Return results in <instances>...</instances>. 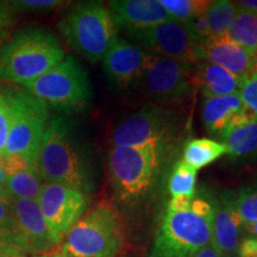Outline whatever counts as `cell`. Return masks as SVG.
<instances>
[{
  "mask_svg": "<svg viewBox=\"0 0 257 257\" xmlns=\"http://www.w3.org/2000/svg\"><path fill=\"white\" fill-rule=\"evenodd\" d=\"M242 229L243 221L237 207V193L227 189L216 200L211 243L221 256H231L238 249Z\"/></svg>",
  "mask_w": 257,
  "mask_h": 257,
  "instance_id": "cell-15",
  "label": "cell"
},
{
  "mask_svg": "<svg viewBox=\"0 0 257 257\" xmlns=\"http://www.w3.org/2000/svg\"><path fill=\"white\" fill-rule=\"evenodd\" d=\"M42 187L43 184L36 170H27L18 174L6 176L5 188L12 198L31 199L37 201Z\"/></svg>",
  "mask_w": 257,
  "mask_h": 257,
  "instance_id": "cell-25",
  "label": "cell"
},
{
  "mask_svg": "<svg viewBox=\"0 0 257 257\" xmlns=\"http://www.w3.org/2000/svg\"><path fill=\"white\" fill-rule=\"evenodd\" d=\"M168 148L169 143L137 148L112 147L107 161L115 198L128 204L146 198L160 178Z\"/></svg>",
  "mask_w": 257,
  "mask_h": 257,
  "instance_id": "cell-3",
  "label": "cell"
},
{
  "mask_svg": "<svg viewBox=\"0 0 257 257\" xmlns=\"http://www.w3.org/2000/svg\"><path fill=\"white\" fill-rule=\"evenodd\" d=\"M213 214L167 211L148 257H192L211 243Z\"/></svg>",
  "mask_w": 257,
  "mask_h": 257,
  "instance_id": "cell-8",
  "label": "cell"
},
{
  "mask_svg": "<svg viewBox=\"0 0 257 257\" xmlns=\"http://www.w3.org/2000/svg\"><path fill=\"white\" fill-rule=\"evenodd\" d=\"M176 118L172 111L148 102L141 110L120 121L112 133V147L137 148L169 143L175 131Z\"/></svg>",
  "mask_w": 257,
  "mask_h": 257,
  "instance_id": "cell-10",
  "label": "cell"
},
{
  "mask_svg": "<svg viewBox=\"0 0 257 257\" xmlns=\"http://www.w3.org/2000/svg\"><path fill=\"white\" fill-rule=\"evenodd\" d=\"M193 198H188V197H175V198H170V200L167 205V211H172V212H185L188 211L191 208V204H192Z\"/></svg>",
  "mask_w": 257,
  "mask_h": 257,
  "instance_id": "cell-36",
  "label": "cell"
},
{
  "mask_svg": "<svg viewBox=\"0 0 257 257\" xmlns=\"http://www.w3.org/2000/svg\"><path fill=\"white\" fill-rule=\"evenodd\" d=\"M51 257H72V256L67 255V253H64V252H62V251H61V250H59V251H57V252H55V253H54V255H53V256H51Z\"/></svg>",
  "mask_w": 257,
  "mask_h": 257,
  "instance_id": "cell-43",
  "label": "cell"
},
{
  "mask_svg": "<svg viewBox=\"0 0 257 257\" xmlns=\"http://www.w3.org/2000/svg\"><path fill=\"white\" fill-rule=\"evenodd\" d=\"M238 9L234 2L229 0H216L212 2L204 15L187 27L191 29L192 34L199 41L206 42L208 40L223 37L229 30L231 23L236 17Z\"/></svg>",
  "mask_w": 257,
  "mask_h": 257,
  "instance_id": "cell-20",
  "label": "cell"
},
{
  "mask_svg": "<svg viewBox=\"0 0 257 257\" xmlns=\"http://www.w3.org/2000/svg\"><path fill=\"white\" fill-rule=\"evenodd\" d=\"M14 9L17 10H31V11H46V10H53L59 6L66 4L64 2L59 0H22V2L10 3Z\"/></svg>",
  "mask_w": 257,
  "mask_h": 257,
  "instance_id": "cell-31",
  "label": "cell"
},
{
  "mask_svg": "<svg viewBox=\"0 0 257 257\" xmlns=\"http://www.w3.org/2000/svg\"><path fill=\"white\" fill-rule=\"evenodd\" d=\"M226 257H231V256H226Z\"/></svg>",
  "mask_w": 257,
  "mask_h": 257,
  "instance_id": "cell-46",
  "label": "cell"
},
{
  "mask_svg": "<svg viewBox=\"0 0 257 257\" xmlns=\"http://www.w3.org/2000/svg\"><path fill=\"white\" fill-rule=\"evenodd\" d=\"M10 128V108L4 92L0 91V155L4 154Z\"/></svg>",
  "mask_w": 257,
  "mask_h": 257,
  "instance_id": "cell-32",
  "label": "cell"
},
{
  "mask_svg": "<svg viewBox=\"0 0 257 257\" xmlns=\"http://www.w3.org/2000/svg\"><path fill=\"white\" fill-rule=\"evenodd\" d=\"M12 230L25 255H46L56 248L57 243L50 232L36 200L12 198Z\"/></svg>",
  "mask_w": 257,
  "mask_h": 257,
  "instance_id": "cell-13",
  "label": "cell"
},
{
  "mask_svg": "<svg viewBox=\"0 0 257 257\" xmlns=\"http://www.w3.org/2000/svg\"><path fill=\"white\" fill-rule=\"evenodd\" d=\"M0 200L4 201H12V197L11 194L8 192V189L0 187Z\"/></svg>",
  "mask_w": 257,
  "mask_h": 257,
  "instance_id": "cell-40",
  "label": "cell"
},
{
  "mask_svg": "<svg viewBox=\"0 0 257 257\" xmlns=\"http://www.w3.org/2000/svg\"><path fill=\"white\" fill-rule=\"evenodd\" d=\"M252 74H257V50L256 53L253 54V57H252Z\"/></svg>",
  "mask_w": 257,
  "mask_h": 257,
  "instance_id": "cell-42",
  "label": "cell"
},
{
  "mask_svg": "<svg viewBox=\"0 0 257 257\" xmlns=\"http://www.w3.org/2000/svg\"><path fill=\"white\" fill-rule=\"evenodd\" d=\"M35 168L44 182L61 184L89 194L95 185L94 168L86 148L66 118L53 117L38 149Z\"/></svg>",
  "mask_w": 257,
  "mask_h": 257,
  "instance_id": "cell-1",
  "label": "cell"
},
{
  "mask_svg": "<svg viewBox=\"0 0 257 257\" xmlns=\"http://www.w3.org/2000/svg\"><path fill=\"white\" fill-rule=\"evenodd\" d=\"M14 226V208L12 201L0 200V227Z\"/></svg>",
  "mask_w": 257,
  "mask_h": 257,
  "instance_id": "cell-35",
  "label": "cell"
},
{
  "mask_svg": "<svg viewBox=\"0 0 257 257\" xmlns=\"http://www.w3.org/2000/svg\"><path fill=\"white\" fill-rule=\"evenodd\" d=\"M173 21L188 24L201 17L211 5L210 0H160Z\"/></svg>",
  "mask_w": 257,
  "mask_h": 257,
  "instance_id": "cell-26",
  "label": "cell"
},
{
  "mask_svg": "<svg viewBox=\"0 0 257 257\" xmlns=\"http://www.w3.org/2000/svg\"><path fill=\"white\" fill-rule=\"evenodd\" d=\"M246 79L205 61L194 66V87L200 88L205 99L238 94Z\"/></svg>",
  "mask_w": 257,
  "mask_h": 257,
  "instance_id": "cell-19",
  "label": "cell"
},
{
  "mask_svg": "<svg viewBox=\"0 0 257 257\" xmlns=\"http://www.w3.org/2000/svg\"><path fill=\"white\" fill-rule=\"evenodd\" d=\"M234 4L237 9L242 11L257 14V0H240V2H234Z\"/></svg>",
  "mask_w": 257,
  "mask_h": 257,
  "instance_id": "cell-37",
  "label": "cell"
},
{
  "mask_svg": "<svg viewBox=\"0 0 257 257\" xmlns=\"http://www.w3.org/2000/svg\"><path fill=\"white\" fill-rule=\"evenodd\" d=\"M197 186V170L189 167L182 160L176 161L168 178V192L170 197L194 198Z\"/></svg>",
  "mask_w": 257,
  "mask_h": 257,
  "instance_id": "cell-24",
  "label": "cell"
},
{
  "mask_svg": "<svg viewBox=\"0 0 257 257\" xmlns=\"http://www.w3.org/2000/svg\"><path fill=\"white\" fill-rule=\"evenodd\" d=\"M226 153V147L221 142L210 138H193L186 143L182 161L198 170L213 163Z\"/></svg>",
  "mask_w": 257,
  "mask_h": 257,
  "instance_id": "cell-22",
  "label": "cell"
},
{
  "mask_svg": "<svg viewBox=\"0 0 257 257\" xmlns=\"http://www.w3.org/2000/svg\"><path fill=\"white\" fill-rule=\"evenodd\" d=\"M155 57L142 48L117 36L102 57V68L114 86L127 88L138 82Z\"/></svg>",
  "mask_w": 257,
  "mask_h": 257,
  "instance_id": "cell-14",
  "label": "cell"
},
{
  "mask_svg": "<svg viewBox=\"0 0 257 257\" xmlns=\"http://www.w3.org/2000/svg\"><path fill=\"white\" fill-rule=\"evenodd\" d=\"M25 255L11 227H0V257Z\"/></svg>",
  "mask_w": 257,
  "mask_h": 257,
  "instance_id": "cell-30",
  "label": "cell"
},
{
  "mask_svg": "<svg viewBox=\"0 0 257 257\" xmlns=\"http://www.w3.org/2000/svg\"><path fill=\"white\" fill-rule=\"evenodd\" d=\"M224 36L253 55L257 50V14L238 10Z\"/></svg>",
  "mask_w": 257,
  "mask_h": 257,
  "instance_id": "cell-23",
  "label": "cell"
},
{
  "mask_svg": "<svg viewBox=\"0 0 257 257\" xmlns=\"http://www.w3.org/2000/svg\"><path fill=\"white\" fill-rule=\"evenodd\" d=\"M12 6L8 3L0 2V40L8 35V29L11 27L14 16H12Z\"/></svg>",
  "mask_w": 257,
  "mask_h": 257,
  "instance_id": "cell-33",
  "label": "cell"
},
{
  "mask_svg": "<svg viewBox=\"0 0 257 257\" xmlns=\"http://www.w3.org/2000/svg\"><path fill=\"white\" fill-rule=\"evenodd\" d=\"M117 28L147 29L170 21L160 0H114L107 4Z\"/></svg>",
  "mask_w": 257,
  "mask_h": 257,
  "instance_id": "cell-17",
  "label": "cell"
},
{
  "mask_svg": "<svg viewBox=\"0 0 257 257\" xmlns=\"http://www.w3.org/2000/svg\"><path fill=\"white\" fill-rule=\"evenodd\" d=\"M66 53L55 35L40 28L17 32L0 50V79L30 82L62 62Z\"/></svg>",
  "mask_w": 257,
  "mask_h": 257,
  "instance_id": "cell-2",
  "label": "cell"
},
{
  "mask_svg": "<svg viewBox=\"0 0 257 257\" xmlns=\"http://www.w3.org/2000/svg\"><path fill=\"white\" fill-rule=\"evenodd\" d=\"M0 167L4 170L6 176L18 174L27 170H36L35 166L28 160L23 159L22 156L9 155V154L0 155Z\"/></svg>",
  "mask_w": 257,
  "mask_h": 257,
  "instance_id": "cell-29",
  "label": "cell"
},
{
  "mask_svg": "<svg viewBox=\"0 0 257 257\" xmlns=\"http://www.w3.org/2000/svg\"><path fill=\"white\" fill-rule=\"evenodd\" d=\"M201 119L210 135L220 138L232 128L253 120L238 94L207 98L202 102Z\"/></svg>",
  "mask_w": 257,
  "mask_h": 257,
  "instance_id": "cell-16",
  "label": "cell"
},
{
  "mask_svg": "<svg viewBox=\"0 0 257 257\" xmlns=\"http://www.w3.org/2000/svg\"><path fill=\"white\" fill-rule=\"evenodd\" d=\"M131 43L149 54L189 64L201 62L202 42L192 34L187 24L170 19L147 29L125 30Z\"/></svg>",
  "mask_w": 257,
  "mask_h": 257,
  "instance_id": "cell-9",
  "label": "cell"
},
{
  "mask_svg": "<svg viewBox=\"0 0 257 257\" xmlns=\"http://www.w3.org/2000/svg\"><path fill=\"white\" fill-rule=\"evenodd\" d=\"M252 57L251 53L225 36L208 40L201 46V61L216 64L244 79L252 74Z\"/></svg>",
  "mask_w": 257,
  "mask_h": 257,
  "instance_id": "cell-18",
  "label": "cell"
},
{
  "mask_svg": "<svg viewBox=\"0 0 257 257\" xmlns=\"http://www.w3.org/2000/svg\"><path fill=\"white\" fill-rule=\"evenodd\" d=\"M194 66L156 56L137 83L156 105L175 104L187 98L194 88Z\"/></svg>",
  "mask_w": 257,
  "mask_h": 257,
  "instance_id": "cell-11",
  "label": "cell"
},
{
  "mask_svg": "<svg viewBox=\"0 0 257 257\" xmlns=\"http://www.w3.org/2000/svg\"><path fill=\"white\" fill-rule=\"evenodd\" d=\"M244 106L253 119H257V74H251L239 92Z\"/></svg>",
  "mask_w": 257,
  "mask_h": 257,
  "instance_id": "cell-28",
  "label": "cell"
},
{
  "mask_svg": "<svg viewBox=\"0 0 257 257\" xmlns=\"http://www.w3.org/2000/svg\"><path fill=\"white\" fill-rule=\"evenodd\" d=\"M124 245L125 230L119 213L102 200L73 225L61 251L72 257H115Z\"/></svg>",
  "mask_w": 257,
  "mask_h": 257,
  "instance_id": "cell-4",
  "label": "cell"
},
{
  "mask_svg": "<svg viewBox=\"0 0 257 257\" xmlns=\"http://www.w3.org/2000/svg\"><path fill=\"white\" fill-rule=\"evenodd\" d=\"M237 207L243 225L257 221V179L252 184L242 186L237 192Z\"/></svg>",
  "mask_w": 257,
  "mask_h": 257,
  "instance_id": "cell-27",
  "label": "cell"
},
{
  "mask_svg": "<svg viewBox=\"0 0 257 257\" xmlns=\"http://www.w3.org/2000/svg\"><path fill=\"white\" fill-rule=\"evenodd\" d=\"M22 86L48 108L67 114L85 111L93 99L87 70L73 55L66 56L49 72Z\"/></svg>",
  "mask_w": 257,
  "mask_h": 257,
  "instance_id": "cell-6",
  "label": "cell"
},
{
  "mask_svg": "<svg viewBox=\"0 0 257 257\" xmlns=\"http://www.w3.org/2000/svg\"><path fill=\"white\" fill-rule=\"evenodd\" d=\"M37 202L59 245L73 225L87 212L89 194L68 186L44 182Z\"/></svg>",
  "mask_w": 257,
  "mask_h": 257,
  "instance_id": "cell-12",
  "label": "cell"
},
{
  "mask_svg": "<svg viewBox=\"0 0 257 257\" xmlns=\"http://www.w3.org/2000/svg\"><path fill=\"white\" fill-rule=\"evenodd\" d=\"M8 257H48L47 255H37V256H29V255H15V256H8Z\"/></svg>",
  "mask_w": 257,
  "mask_h": 257,
  "instance_id": "cell-44",
  "label": "cell"
},
{
  "mask_svg": "<svg viewBox=\"0 0 257 257\" xmlns=\"http://www.w3.org/2000/svg\"><path fill=\"white\" fill-rule=\"evenodd\" d=\"M243 229L245 230L246 232L251 233L253 237H256L257 238V221H255V223H251V224H244Z\"/></svg>",
  "mask_w": 257,
  "mask_h": 257,
  "instance_id": "cell-39",
  "label": "cell"
},
{
  "mask_svg": "<svg viewBox=\"0 0 257 257\" xmlns=\"http://www.w3.org/2000/svg\"><path fill=\"white\" fill-rule=\"evenodd\" d=\"M231 160L251 161L257 159V119L232 128L220 138Z\"/></svg>",
  "mask_w": 257,
  "mask_h": 257,
  "instance_id": "cell-21",
  "label": "cell"
},
{
  "mask_svg": "<svg viewBox=\"0 0 257 257\" xmlns=\"http://www.w3.org/2000/svg\"><path fill=\"white\" fill-rule=\"evenodd\" d=\"M5 186H6V175L4 170H3L2 167H0V187L5 188Z\"/></svg>",
  "mask_w": 257,
  "mask_h": 257,
  "instance_id": "cell-41",
  "label": "cell"
},
{
  "mask_svg": "<svg viewBox=\"0 0 257 257\" xmlns=\"http://www.w3.org/2000/svg\"><path fill=\"white\" fill-rule=\"evenodd\" d=\"M192 257H221V255L219 253V251L214 248L213 244L210 243V244H207L205 248L199 250V251Z\"/></svg>",
  "mask_w": 257,
  "mask_h": 257,
  "instance_id": "cell-38",
  "label": "cell"
},
{
  "mask_svg": "<svg viewBox=\"0 0 257 257\" xmlns=\"http://www.w3.org/2000/svg\"><path fill=\"white\" fill-rule=\"evenodd\" d=\"M237 253H238V257H257L256 237H246L240 240Z\"/></svg>",
  "mask_w": 257,
  "mask_h": 257,
  "instance_id": "cell-34",
  "label": "cell"
},
{
  "mask_svg": "<svg viewBox=\"0 0 257 257\" xmlns=\"http://www.w3.org/2000/svg\"><path fill=\"white\" fill-rule=\"evenodd\" d=\"M2 41H3V40H0V46H2Z\"/></svg>",
  "mask_w": 257,
  "mask_h": 257,
  "instance_id": "cell-45",
  "label": "cell"
},
{
  "mask_svg": "<svg viewBox=\"0 0 257 257\" xmlns=\"http://www.w3.org/2000/svg\"><path fill=\"white\" fill-rule=\"evenodd\" d=\"M57 27L68 47L91 63L102 60L118 31L110 10L100 2L73 6Z\"/></svg>",
  "mask_w": 257,
  "mask_h": 257,
  "instance_id": "cell-5",
  "label": "cell"
},
{
  "mask_svg": "<svg viewBox=\"0 0 257 257\" xmlns=\"http://www.w3.org/2000/svg\"><path fill=\"white\" fill-rule=\"evenodd\" d=\"M4 95L10 108V128L4 154L22 156L35 166L50 119L49 108L24 89L6 88Z\"/></svg>",
  "mask_w": 257,
  "mask_h": 257,
  "instance_id": "cell-7",
  "label": "cell"
}]
</instances>
